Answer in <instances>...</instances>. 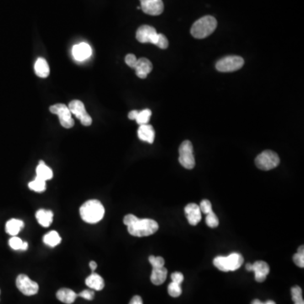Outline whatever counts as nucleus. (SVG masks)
Segmentation results:
<instances>
[{
  "label": "nucleus",
  "mask_w": 304,
  "mask_h": 304,
  "mask_svg": "<svg viewBox=\"0 0 304 304\" xmlns=\"http://www.w3.org/2000/svg\"><path fill=\"white\" fill-rule=\"evenodd\" d=\"M123 223L128 227L129 234L139 238L154 234L159 228L158 222L154 220L139 219L132 214L124 216Z\"/></svg>",
  "instance_id": "f257e3e1"
},
{
  "label": "nucleus",
  "mask_w": 304,
  "mask_h": 304,
  "mask_svg": "<svg viewBox=\"0 0 304 304\" xmlns=\"http://www.w3.org/2000/svg\"><path fill=\"white\" fill-rule=\"evenodd\" d=\"M80 214L84 222L95 224L103 218L105 214L104 206L99 200H90L80 206Z\"/></svg>",
  "instance_id": "f03ea898"
},
{
  "label": "nucleus",
  "mask_w": 304,
  "mask_h": 304,
  "mask_svg": "<svg viewBox=\"0 0 304 304\" xmlns=\"http://www.w3.org/2000/svg\"><path fill=\"white\" fill-rule=\"evenodd\" d=\"M217 27V21L213 16H206L198 20L191 27V35L197 39H204L211 35Z\"/></svg>",
  "instance_id": "7ed1b4c3"
},
{
  "label": "nucleus",
  "mask_w": 304,
  "mask_h": 304,
  "mask_svg": "<svg viewBox=\"0 0 304 304\" xmlns=\"http://www.w3.org/2000/svg\"><path fill=\"white\" fill-rule=\"evenodd\" d=\"M255 164L260 170L269 171L280 164V158L275 151L267 149L258 155L255 159Z\"/></svg>",
  "instance_id": "20e7f679"
},
{
  "label": "nucleus",
  "mask_w": 304,
  "mask_h": 304,
  "mask_svg": "<svg viewBox=\"0 0 304 304\" xmlns=\"http://www.w3.org/2000/svg\"><path fill=\"white\" fill-rule=\"evenodd\" d=\"M179 163L186 169H193L195 166L194 148L190 140H184L179 146Z\"/></svg>",
  "instance_id": "39448f33"
},
{
  "label": "nucleus",
  "mask_w": 304,
  "mask_h": 304,
  "mask_svg": "<svg viewBox=\"0 0 304 304\" xmlns=\"http://www.w3.org/2000/svg\"><path fill=\"white\" fill-rule=\"evenodd\" d=\"M243 64L244 60L242 57L227 56L216 63V68L220 72H233L240 70Z\"/></svg>",
  "instance_id": "423d86ee"
},
{
  "label": "nucleus",
  "mask_w": 304,
  "mask_h": 304,
  "mask_svg": "<svg viewBox=\"0 0 304 304\" xmlns=\"http://www.w3.org/2000/svg\"><path fill=\"white\" fill-rule=\"evenodd\" d=\"M50 112L54 114L59 116V122L64 128H70L75 125V121L71 117V112H70L69 107L66 105L58 103V104L51 106Z\"/></svg>",
  "instance_id": "0eeeda50"
},
{
  "label": "nucleus",
  "mask_w": 304,
  "mask_h": 304,
  "mask_svg": "<svg viewBox=\"0 0 304 304\" xmlns=\"http://www.w3.org/2000/svg\"><path fill=\"white\" fill-rule=\"evenodd\" d=\"M16 286L26 296H33L38 293L39 285L36 281L31 280L27 275L21 274L16 278Z\"/></svg>",
  "instance_id": "6e6552de"
},
{
  "label": "nucleus",
  "mask_w": 304,
  "mask_h": 304,
  "mask_svg": "<svg viewBox=\"0 0 304 304\" xmlns=\"http://www.w3.org/2000/svg\"><path fill=\"white\" fill-rule=\"evenodd\" d=\"M68 107H69L70 112L77 117L83 125H91V123H92V118L88 114V112H86V107H85V105H84L82 101H79V100H74V101H70V105Z\"/></svg>",
  "instance_id": "1a4fd4ad"
},
{
  "label": "nucleus",
  "mask_w": 304,
  "mask_h": 304,
  "mask_svg": "<svg viewBox=\"0 0 304 304\" xmlns=\"http://www.w3.org/2000/svg\"><path fill=\"white\" fill-rule=\"evenodd\" d=\"M158 33L154 27L143 25L137 30L136 38L139 43H152L155 45L158 40Z\"/></svg>",
  "instance_id": "9d476101"
},
{
  "label": "nucleus",
  "mask_w": 304,
  "mask_h": 304,
  "mask_svg": "<svg viewBox=\"0 0 304 304\" xmlns=\"http://www.w3.org/2000/svg\"><path fill=\"white\" fill-rule=\"evenodd\" d=\"M140 8L144 13L149 16H159L164 11L163 0H139Z\"/></svg>",
  "instance_id": "9b49d317"
},
{
  "label": "nucleus",
  "mask_w": 304,
  "mask_h": 304,
  "mask_svg": "<svg viewBox=\"0 0 304 304\" xmlns=\"http://www.w3.org/2000/svg\"><path fill=\"white\" fill-rule=\"evenodd\" d=\"M184 212L187 216L189 223L192 226H196L201 221V211L200 206L195 203H190L184 208Z\"/></svg>",
  "instance_id": "f8f14e48"
},
{
  "label": "nucleus",
  "mask_w": 304,
  "mask_h": 304,
  "mask_svg": "<svg viewBox=\"0 0 304 304\" xmlns=\"http://www.w3.org/2000/svg\"><path fill=\"white\" fill-rule=\"evenodd\" d=\"M252 271L254 272L255 280L258 282H263L266 279L267 275H269V264L261 260L256 261L252 264Z\"/></svg>",
  "instance_id": "ddd939ff"
},
{
  "label": "nucleus",
  "mask_w": 304,
  "mask_h": 304,
  "mask_svg": "<svg viewBox=\"0 0 304 304\" xmlns=\"http://www.w3.org/2000/svg\"><path fill=\"white\" fill-rule=\"evenodd\" d=\"M133 69L135 70L138 77L140 79H145L147 75L151 72L153 66H152L151 62L149 61V59L141 58V59H137L136 64L134 65Z\"/></svg>",
  "instance_id": "4468645a"
},
{
  "label": "nucleus",
  "mask_w": 304,
  "mask_h": 304,
  "mask_svg": "<svg viewBox=\"0 0 304 304\" xmlns=\"http://www.w3.org/2000/svg\"><path fill=\"white\" fill-rule=\"evenodd\" d=\"M73 55L78 61H83L90 58L91 55V48L86 43H81L74 46L72 50Z\"/></svg>",
  "instance_id": "2eb2a0df"
},
{
  "label": "nucleus",
  "mask_w": 304,
  "mask_h": 304,
  "mask_svg": "<svg viewBox=\"0 0 304 304\" xmlns=\"http://www.w3.org/2000/svg\"><path fill=\"white\" fill-rule=\"evenodd\" d=\"M138 137L142 141L152 144L155 139V130L153 127L148 123L139 125V129H138Z\"/></svg>",
  "instance_id": "dca6fc26"
},
{
  "label": "nucleus",
  "mask_w": 304,
  "mask_h": 304,
  "mask_svg": "<svg viewBox=\"0 0 304 304\" xmlns=\"http://www.w3.org/2000/svg\"><path fill=\"white\" fill-rule=\"evenodd\" d=\"M243 257L242 254L238 253H232L226 257V264H227V272L228 271H235L239 269L243 265Z\"/></svg>",
  "instance_id": "f3484780"
},
{
  "label": "nucleus",
  "mask_w": 304,
  "mask_h": 304,
  "mask_svg": "<svg viewBox=\"0 0 304 304\" xmlns=\"http://www.w3.org/2000/svg\"><path fill=\"white\" fill-rule=\"evenodd\" d=\"M86 284L89 288L95 290V291H101L105 286L103 278L95 272L91 273V275L86 278Z\"/></svg>",
  "instance_id": "a211bd4d"
},
{
  "label": "nucleus",
  "mask_w": 304,
  "mask_h": 304,
  "mask_svg": "<svg viewBox=\"0 0 304 304\" xmlns=\"http://www.w3.org/2000/svg\"><path fill=\"white\" fill-rule=\"evenodd\" d=\"M36 218L41 226L44 227H50L52 222L54 221V212L49 210L41 209L37 211Z\"/></svg>",
  "instance_id": "6ab92c4d"
},
{
  "label": "nucleus",
  "mask_w": 304,
  "mask_h": 304,
  "mask_svg": "<svg viewBox=\"0 0 304 304\" xmlns=\"http://www.w3.org/2000/svg\"><path fill=\"white\" fill-rule=\"evenodd\" d=\"M167 276H168V269H166L165 267L153 268L150 275V280L154 285H160L165 282Z\"/></svg>",
  "instance_id": "aec40b11"
},
{
  "label": "nucleus",
  "mask_w": 304,
  "mask_h": 304,
  "mask_svg": "<svg viewBox=\"0 0 304 304\" xmlns=\"http://www.w3.org/2000/svg\"><path fill=\"white\" fill-rule=\"evenodd\" d=\"M56 296L59 301L64 303L72 304L75 301L78 295L71 289L61 288L57 291Z\"/></svg>",
  "instance_id": "412c9836"
},
{
  "label": "nucleus",
  "mask_w": 304,
  "mask_h": 304,
  "mask_svg": "<svg viewBox=\"0 0 304 304\" xmlns=\"http://www.w3.org/2000/svg\"><path fill=\"white\" fill-rule=\"evenodd\" d=\"M24 222L19 219H11L7 222L6 226V232L12 237L17 236L21 230L24 228Z\"/></svg>",
  "instance_id": "4be33fe9"
},
{
  "label": "nucleus",
  "mask_w": 304,
  "mask_h": 304,
  "mask_svg": "<svg viewBox=\"0 0 304 304\" xmlns=\"http://www.w3.org/2000/svg\"><path fill=\"white\" fill-rule=\"evenodd\" d=\"M35 72L36 75L40 78H47L49 75L50 69L45 59L43 58L38 59L35 64Z\"/></svg>",
  "instance_id": "5701e85b"
},
{
  "label": "nucleus",
  "mask_w": 304,
  "mask_h": 304,
  "mask_svg": "<svg viewBox=\"0 0 304 304\" xmlns=\"http://www.w3.org/2000/svg\"><path fill=\"white\" fill-rule=\"evenodd\" d=\"M37 177L47 182L53 179L54 173L50 168H48V166L46 165L43 161H40L39 165L37 168Z\"/></svg>",
  "instance_id": "b1692460"
},
{
  "label": "nucleus",
  "mask_w": 304,
  "mask_h": 304,
  "mask_svg": "<svg viewBox=\"0 0 304 304\" xmlns=\"http://www.w3.org/2000/svg\"><path fill=\"white\" fill-rule=\"evenodd\" d=\"M43 242L46 245L54 248L61 243V237L56 231H51L43 237Z\"/></svg>",
  "instance_id": "393cba45"
},
{
  "label": "nucleus",
  "mask_w": 304,
  "mask_h": 304,
  "mask_svg": "<svg viewBox=\"0 0 304 304\" xmlns=\"http://www.w3.org/2000/svg\"><path fill=\"white\" fill-rule=\"evenodd\" d=\"M28 187L30 188V190L35 192H44L46 190V181L38 177H36L34 180H32L28 184Z\"/></svg>",
  "instance_id": "a878e982"
},
{
  "label": "nucleus",
  "mask_w": 304,
  "mask_h": 304,
  "mask_svg": "<svg viewBox=\"0 0 304 304\" xmlns=\"http://www.w3.org/2000/svg\"><path fill=\"white\" fill-rule=\"evenodd\" d=\"M9 244L11 246V248L14 250H23L26 251L28 248V243L27 242L22 241L21 238L18 237H12L9 241Z\"/></svg>",
  "instance_id": "bb28decb"
},
{
  "label": "nucleus",
  "mask_w": 304,
  "mask_h": 304,
  "mask_svg": "<svg viewBox=\"0 0 304 304\" xmlns=\"http://www.w3.org/2000/svg\"><path fill=\"white\" fill-rule=\"evenodd\" d=\"M151 117V111L149 109H144L138 112L135 121L139 125L147 124L149 123V118Z\"/></svg>",
  "instance_id": "cd10ccee"
},
{
  "label": "nucleus",
  "mask_w": 304,
  "mask_h": 304,
  "mask_svg": "<svg viewBox=\"0 0 304 304\" xmlns=\"http://www.w3.org/2000/svg\"><path fill=\"white\" fill-rule=\"evenodd\" d=\"M291 298L294 301V304H304L301 287H299L298 285H295L293 287H291Z\"/></svg>",
  "instance_id": "c85d7f7f"
},
{
  "label": "nucleus",
  "mask_w": 304,
  "mask_h": 304,
  "mask_svg": "<svg viewBox=\"0 0 304 304\" xmlns=\"http://www.w3.org/2000/svg\"><path fill=\"white\" fill-rule=\"evenodd\" d=\"M168 294L173 297H178L182 294L181 285L178 283L172 282L168 285Z\"/></svg>",
  "instance_id": "c756f323"
},
{
  "label": "nucleus",
  "mask_w": 304,
  "mask_h": 304,
  "mask_svg": "<svg viewBox=\"0 0 304 304\" xmlns=\"http://www.w3.org/2000/svg\"><path fill=\"white\" fill-rule=\"evenodd\" d=\"M293 261L298 267L303 268L304 267V247L301 245L299 247L297 253L293 255Z\"/></svg>",
  "instance_id": "7c9ffc66"
},
{
  "label": "nucleus",
  "mask_w": 304,
  "mask_h": 304,
  "mask_svg": "<svg viewBox=\"0 0 304 304\" xmlns=\"http://www.w3.org/2000/svg\"><path fill=\"white\" fill-rule=\"evenodd\" d=\"M206 223L208 227H212V228L218 227L219 220L213 211H211L210 213L206 214Z\"/></svg>",
  "instance_id": "2f4dec72"
},
{
  "label": "nucleus",
  "mask_w": 304,
  "mask_h": 304,
  "mask_svg": "<svg viewBox=\"0 0 304 304\" xmlns=\"http://www.w3.org/2000/svg\"><path fill=\"white\" fill-rule=\"evenodd\" d=\"M213 264L217 269L223 272H227V264H226V256H217L214 259Z\"/></svg>",
  "instance_id": "473e14b6"
},
{
  "label": "nucleus",
  "mask_w": 304,
  "mask_h": 304,
  "mask_svg": "<svg viewBox=\"0 0 304 304\" xmlns=\"http://www.w3.org/2000/svg\"><path fill=\"white\" fill-rule=\"evenodd\" d=\"M149 264H151L152 268H159V267L164 266L165 260L163 257L161 256H151L149 257Z\"/></svg>",
  "instance_id": "72a5a7b5"
},
{
  "label": "nucleus",
  "mask_w": 304,
  "mask_h": 304,
  "mask_svg": "<svg viewBox=\"0 0 304 304\" xmlns=\"http://www.w3.org/2000/svg\"><path fill=\"white\" fill-rule=\"evenodd\" d=\"M168 44L169 43H168V38H166L163 34L159 33L155 45L158 46V48H162V49H166V48H168Z\"/></svg>",
  "instance_id": "f704fd0d"
},
{
  "label": "nucleus",
  "mask_w": 304,
  "mask_h": 304,
  "mask_svg": "<svg viewBox=\"0 0 304 304\" xmlns=\"http://www.w3.org/2000/svg\"><path fill=\"white\" fill-rule=\"evenodd\" d=\"M200 211L203 213L208 214L212 211V206H211V203L210 200H203L200 202Z\"/></svg>",
  "instance_id": "c9c22d12"
},
{
  "label": "nucleus",
  "mask_w": 304,
  "mask_h": 304,
  "mask_svg": "<svg viewBox=\"0 0 304 304\" xmlns=\"http://www.w3.org/2000/svg\"><path fill=\"white\" fill-rule=\"evenodd\" d=\"M77 295L78 296L83 297V298L86 299V300L91 301V300H93L94 296H95V292L92 290H84V291H81V292L77 294Z\"/></svg>",
  "instance_id": "e433bc0d"
},
{
  "label": "nucleus",
  "mask_w": 304,
  "mask_h": 304,
  "mask_svg": "<svg viewBox=\"0 0 304 304\" xmlns=\"http://www.w3.org/2000/svg\"><path fill=\"white\" fill-rule=\"evenodd\" d=\"M137 58L135 55L129 54L125 57V63L128 67H130L132 69L134 68V65L136 64Z\"/></svg>",
  "instance_id": "4c0bfd02"
},
{
  "label": "nucleus",
  "mask_w": 304,
  "mask_h": 304,
  "mask_svg": "<svg viewBox=\"0 0 304 304\" xmlns=\"http://www.w3.org/2000/svg\"><path fill=\"white\" fill-rule=\"evenodd\" d=\"M172 282L180 284L184 281V276L181 272H174L172 274Z\"/></svg>",
  "instance_id": "58836bf2"
},
{
  "label": "nucleus",
  "mask_w": 304,
  "mask_h": 304,
  "mask_svg": "<svg viewBox=\"0 0 304 304\" xmlns=\"http://www.w3.org/2000/svg\"><path fill=\"white\" fill-rule=\"evenodd\" d=\"M129 304H143V300H142L141 296H133L130 301H129Z\"/></svg>",
  "instance_id": "ea45409f"
},
{
  "label": "nucleus",
  "mask_w": 304,
  "mask_h": 304,
  "mask_svg": "<svg viewBox=\"0 0 304 304\" xmlns=\"http://www.w3.org/2000/svg\"><path fill=\"white\" fill-rule=\"evenodd\" d=\"M138 112H139V111H137V110L131 111V112H129V113H128V118L131 119V120H135L137 115H138Z\"/></svg>",
  "instance_id": "a19ab883"
},
{
  "label": "nucleus",
  "mask_w": 304,
  "mask_h": 304,
  "mask_svg": "<svg viewBox=\"0 0 304 304\" xmlns=\"http://www.w3.org/2000/svg\"><path fill=\"white\" fill-rule=\"evenodd\" d=\"M89 266L91 268L92 272H94V270L97 268V264L95 261H91L89 263Z\"/></svg>",
  "instance_id": "79ce46f5"
},
{
  "label": "nucleus",
  "mask_w": 304,
  "mask_h": 304,
  "mask_svg": "<svg viewBox=\"0 0 304 304\" xmlns=\"http://www.w3.org/2000/svg\"><path fill=\"white\" fill-rule=\"evenodd\" d=\"M251 304H264V302L260 301V300H259V299H254L253 301H252Z\"/></svg>",
  "instance_id": "37998d69"
},
{
  "label": "nucleus",
  "mask_w": 304,
  "mask_h": 304,
  "mask_svg": "<svg viewBox=\"0 0 304 304\" xmlns=\"http://www.w3.org/2000/svg\"><path fill=\"white\" fill-rule=\"evenodd\" d=\"M246 269H247L248 271H252V264H249V263H248V264H246Z\"/></svg>",
  "instance_id": "c03bdc74"
},
{
  "label": "nucleus",
  "mask_w": 304,
  "mask_h": 304,
  "mask_svg": "<svg viewBox=\"0 0 304 304\" xmlns=\"http://www.w3.org/2000/svg\"><path fill=\"white\" fill-rule=\"evenodd\" d=\"M264 304H276L275 301H272V300H268V301H265Z\"/></svg>",
  "instance_id": "a18cd8bd"
},
{
  "label": "nucleus",
  "mask_w": 304,
  "mask_h": 304,
  "mask_svg": "<svg viewBox=\"0 0 304 304\" xmlns=\"http://www.w3.org/2000/svg\"><path fill=\"white\" fill-rule=\"evenodd\" d=\"M0 294H1V290H0Z\"/></svg>",
  "instance_id": "49530a36"
}]
</instances>
